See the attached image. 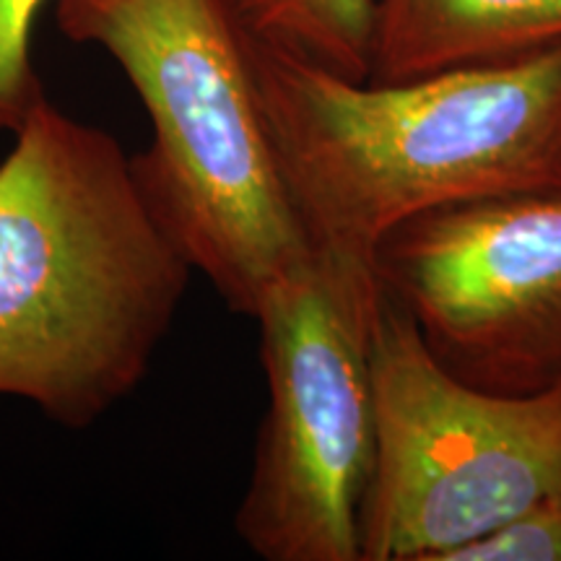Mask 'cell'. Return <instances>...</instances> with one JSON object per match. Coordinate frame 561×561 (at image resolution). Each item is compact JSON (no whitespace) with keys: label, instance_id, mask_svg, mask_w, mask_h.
<instances>
[{"label":"cell","instance_id":"6da1fadb","mask_svg":"<svg viewBox=\"0 0 561 561\" xmlns=\"http://www.w3.org/2000/svg\"><path fill=\"white\" fill-rule=\"evenodd\" d=\"M193 273L117 138L42 94L0 161V396L89 430L146 380Z\"/></svg>","mask_w":561,"mask_h":561},{"label":"cell","instance_id":"7a4b0ae2","mask_svg":"<svg viewBox=\"0 0 561 561\" xmlns=\"http://www.w3.org/2000/svg\"><path fill=\"white\" fill-rule=\"evenodd\" d=\"M252 66L280 178L318 250L375 263L385 237L421 214L561 185V45L398 83L343 79L255 42Z\"/></svg>","mask_w":561,"mask_h":561},{"label":"cell","instance_id":"3957f363","mask_svg":"<svg viewBox=\"0 0 561 561\" xmlns=\"http://www.w3.org/2000/svg\"><path fill=\"white\" fill-rule=\"evenodd\" d=\"M70 42L96 45L151 117L140 191L231 312L255 314L310 255L286 193L252 66L227 0H53Z\"/></svg>","mask_w":561,"mask_h":561},{"label":"cell","instance_id":"277c9868","mask_svg":"<svg viewBox=\"0 0 561 561\" xmlns=\"http://www.w3.org/2000/svg\"><path fill=\"white\" fill-rule=\"evenodd\" d=\"M375 263L312 248L265 291L268 388L255 460L237 507L242 543L265 561H362L359 520L375 462Z\"/></svg>","mask_w":561,"mask_h":561},{"label":"cell","instance_id":"5b68a950","mask_svg":"<svg viewBox=\"0 0 561 561\" xmlns=\"http://www.w3.org/2000/svg\"><path fill=\"white\" fill-rule=\"evenodd\" d=\"M371 390L362 561H442L561 491V385L500 396L458 380L385 289L371 331Z\"/></svg>","mask_w":561,"mask_h":561},{"label":"cell","instance_id":"8992f818","mask_svg":"<svg viewBox=\"0 0 561 561\" xmlns=\"http://www.w3.org/2000/svg\"><path fill=\"white\" fill-rule=\"evenodd\" d=\"M375 271L434 359L500 396L561 385V185L421 214Z\"/></svg>","mask_w":561,"mask_h":561},{"label":"cell","instance_id":"52a82bcc","mask_svg":"<svg viewBox=\"0 0 561 561\" xmlns=\"http://www.w3.org/2000/svg\"><path fill=\"white\" fill-rule=\"evenodd\" d=\"M561 45V0H375L371 83L500 66Z\"/></svg>","mask_w":561,"mask_h":561},{"label":"cell","instance_id":"ba28073f","mask_svg":"<svg viewBox=\"0 0 561 561\" xmlns=\"http://www.w3.org/2000/svg\"><path fill=\"white\" fill-rule=\"evenodd\" d=\"M255 45L367 81L375 0H227Z\"/></svg>","mask_w":561,"mask_h":561},{"label":"cell","instance_id":"9c48e42d","mask_svg":"<svg viewBox=\"0 0 561 561\" xmlns=\"http://www.w3.org/2000/svg\"><path fill=\"white\" fill-rule=\"evenodd\" d=\"M53 0H0V133H13L39 100L42 81L32 60V34Z\"/></svg>","mask_w":561,"mask_h":561},{"label":"cell","instance_id":"30bf717a","mask_svg":"<svg viewBox=\"0 0 561 561\" xmlns=\"http://www.w3.org/2000/svg\"><path fill=\"white\" fill-rule=\"evenodd\" d=\"M442 561H561V491L533 502Z\"/></svg>","mask_w":561,"mask_h":561}]
</instances>
